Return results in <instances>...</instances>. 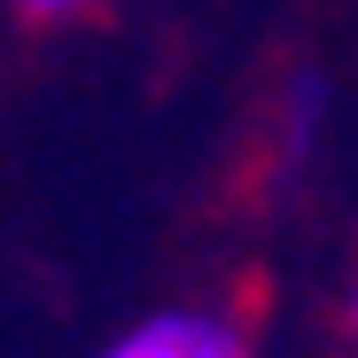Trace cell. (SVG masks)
I'll return each instance as SVG.
<instances>
[{
    "label": "cell",
    "mask_w": 358,
    "mask_h": 358,
    "mask_svg": "<svg viewBox=\"0 0 358 358\" xmlns=\"http://www.w3.org/2000/svg\"><path fill=\"white\" fill-rule=\"evenodd\" d=\"M101 358H257V343L218 304H164V312H141L125 335H109Z\"/></svg>",
    "instance_id": "obj_1"
},
{
    "label": "cell",
    "mask_w": 358,
    "mask_h": 358,
    "mask_svg": "<svg viewBox=\"0 0 358 358\" xmlns=\"http://www.w3.org/2000/svg\"><path fill=\"white\" fill-rule=\"evenodd\" d=\"M16 8H24L31 24H63V16H86V8H101V0H16Z\"/></svg>",
    "instance_id": "obj_2"
},
{
    "label": "cell",
    "mask_w": 358,
    "mask_h": 358,
    "mask_svg": "<svg viewBox=\"0 0 358 358\" xmlns=\"http://www.w3.org/2000/svg\"><path fill=\"white\" fill-rule=\"evenodd\" d=\"M350 335H358V288H350Z\"/></svg>",
    "instance_id": "obj_3"
}]
</instances>
